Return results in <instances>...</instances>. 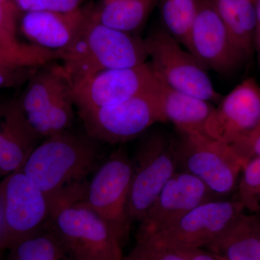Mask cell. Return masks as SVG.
<instances>
[{
  "label": "cell",
  "mask_w": 260,
  "mask_h": 260,
  "mask_svg": "<svg viewBox=\"0 0 260 260\" xmlns=\"http://www.w3.org/2000/svg\"><path fill=\"white\" fill-rule=\"evenodd\" d=\"M154 90L164 122L170 121L179 132L208 135L205 126L215 108L210 102L171 88L158 79Z\"/></svg>",
  "instance_id": "e0dca14e"
},
{
  "label": "cell",
  "mask_w": 260,
  "mask_h": 260,
  "mask_svg": "<svg viewBox=\"0 0 260 260\" xmlns=\"http://www.w3.org/2000/svg\"><path fill=\"white\" fill-rule=\"evenodd\" d=\"M18 10L16 6L10 8L0 6V47H18L23 44L17 39Z\"/></svg>",
  "instance_id": "83f0119b"
},
{
  "label": "cell",
  "mask_w": 260,
  "mask_h": 260,
  "mask_svg": "<svg viewBox=\"0 0 260 260\" xmlns=\"http://www.w3.org/2000/svg\"><path fill=\"white\" fill-rule=\"evenodd\" d=\"M7 103L8 102H3L0 100V115H1L2 113H3V111H4L5 106H6Z\"/></svg>",
  "instance_id": "836d02e7"
},
{
  "label": "cell",
  "mask_w": 260,
  "mask_h": 260,
  "mask_svg": "<svg viewBox=\"0 0 260 260\" xmlns=\"http://www.w3.org/2000/svg\"><path fill=\"white\" fill-rule=\"evenodd\" d=\"M179 132L178 165L198 178L213 194L232 192L246 162L230 145L208 136Z\"/></svg>",
  "instance_id": "277c9868"
},
{
  "label": "cell",
  "mask_w": 260,
  "mask_h": 260,
  "mask_svg": "<svg viewBox=\"0 0 260 260\" xmlns=\"http://www.w3.org/2000/svg\"><path fill=\"white\" fill-rule=\"evenodd\" d=\"M256 38H257L258 42H259V44H260V35H259V36H258V37H256Z\"/></svg>",
  "instance_id": "e575fe53"
},
{
  "label": "cell",
  "mask_w": 260,
  "mask_h": 260,
  "mask_svg": "<svg viewBox=\"0 0 260 260\" xmlns=\"http://www.w3.org/2000/svg\"><path fill=\"white\" fill-rule=\"evenodd\" d=\"M212 195L208 186L192 174L176 172L140 222L136 238L169 227L198 205L212 200Z\"/></svg>",
  "instance_id": "5bb4252c"
},
{
  "label": "cell",
  "mask_w": 260,
  "mask_h": 260,
  "mask_svg": "<svg viewBox=\"0 0 260 260\" xmlns=\"http://www.w3.org/2000/svg\"><path fill=\"white\" fill-rule=\"evenodd\" d=\"M155 78L179 91L209 102L221 100L206 69L189 51L182 49L164 28H156L145 39Z\"/></svg>",
  "instance_id": "8992f818"
},
{
  "label": "cell",
  "mask_w": 260,
  "mask_h": 260,
  "mask_svg": "<svg viewBox=\"0 0 260 260\" xmlns=\"http://www.w3.org/2000/svg\"><path fill=\"white\" fill-rule=\"evenodd\" d=\"M231 146L246 162L260 158V126L250 136Z\"/></svg>",
  "instance_id": "f1b7e54d"
},
{
  "label": "cell",
  "mask_w": 260,
  "mask_h": 260,
  "mask_svg": "<svg viewBox=\"0 0 260 260\" xmlns=\"http://www.w3.org/2000/svg\"><path fill=\"white\" fill-rule=\"evenodd\" d=\"M7 249L44 226L50 217L47 195L21 170L0 182Z\"/></svg>",
  "instance_id": "30bf717a"
},
{
  "label": "cell",
  "mask_w": 260,
  "mask_h": 260,
  "mask_svg": "<svg viewBox=\"0 0 260 260\" xmlns=\"http://www.w3.org/2000/svg\"><path fill=\"white\" fill-rule=\"evenodd\" d=\"M244 210L238 200H210L198 205L169 227L136 239H148L159 246L178 250L201 249L213 242Z\"/></svg>",
  "instance_id": "9c48e42d"
},
{
  "label": "cell",
  "mask_w": 260,
  "mask_h": 260,
  "mask_svg": "<svg viewBox=\"0 0 260 260\" xmlns=\"http://www.w3.org/2000/svg\"><path fill=\"white\" fill-rule=\"evenodd\" d=\"M133 160L119 148L99 168L87 184L83 201L107 222L121 244L129 237L128 200L133 179Z\"/></svg>",
  "instance_id": "52a82bcc"
},
{
  "label": "cell",
  "mask_w": 260,
  "mask_h": 260,
  "mask_svg": "<svg viewBox=\"0 0 260 260\" xmlns=\"http://www.w3.org/2000/svg\"><path fill=\"white\" fill-rule=\"evenodd\" d=\"M158 0H98L85 8L95 21L129 34L143 28Z\"/></svg>",
  "instance_id": "ffe728a7"
},
{
  "label": "cell",
  "mask_w": 260,
  "mask_h": 260,
  "mask_svg": "<svg viewBox=\"0 0 260 260\" xmlns=\"http://www.w3.org/2000/svg\"><path fill=\"white\" fill-rule=\"evenodd\" d=\"M85 13L78 35L70 47L59 52L61 68L73 90L101 72L146 62L145 39L106 26L89 18L86 10Z\"/></svg>",
  "instance_id": "6da1fadb"
},
{
  "label": "cell",
  "mask_w": 260,
  "mask_h": 260,
  "mask_svg": "<svg viewBox=\"0 0 260 260\" xmlns=\"http://www.w3.org/2000/svg\"><path fill=\"white\" fill-rule=\"evenodd\" d=\"M260 126V87L248 78L233 89L214 108L205 130L207 135L230 145L250 136Z\"/></svg>",
  "instance_id": "7c38bea8"
},
{
  "label": "cell",
  "mask_w": 260,
  "mask_h": 260,
  "mask_svg": "<svg viewBox=\"0 0 260 260\" xmlns=\"http://www.w3.org/2000/svg\"><path fill=\"white\" fill-rule=\"evenodd\" d=\"M254 7H255L256 14V37L260 35V0H254Z\"/></svg>",
  "instance_id": "1f68e13d"
},
{
  "label": "cell",
  "mask_w": 260,
  "mask_h": 260,
  "mask_svg": "<svg viewBox=\"0 0 260 260\" xmlns=\"http://www.w3.org/2000/svg\"><path fill=\"white\" fill-rule=\"evenodd\" d=\"M155 85L120 104L79 112L87 135L96 141L118 144L138 138L155 123L164 122Z\"/></svg>",
  "instance_id": "ba28073f"
},
{
  "label": "cell",
  "mask_w": 260,
  "mask_h": 260,
  "mask_svg": "<svg viewBox=\"0 0 260 260\" xmlns=\"http://www.w3.org/2000/svg\"><path fill=\"white\" fill-rule=\"evenodd\" d=\"M59 59V53L32 44L14 48L0 47V88L26 83L43 66Z\"/></svg>",
  "instance_id": "d6986e66"
},
{
  "label": "cell",
  "mask_w": 260,
  "mask_h": 260,
  "mask_svg": "<svg viewBox=\"0 0 260 260\" xmlns=\"http://www.w3.org/2000/svg\"><path fill=\"white\" fill-rule=\"evenodd\" d=\"M0 6L4 8L16 6L13 0H0ZM17 7V6H16Z\"/></svg>",
  "instance_id": "d6a6232c"
},
{
  "label": "cell",
  "mask_w": 260,
  "mask_h": 260,
  "mask_svg": "<svg viewBox=\"0 0 260 260\" xmlns=\"http://www.w3.org/2000/svg\"><path fill=\"white\" fill-rule=\"evenodd\" d=\"M192 251L170 249L148 239H137L134 248L121 260H189Z\"/></svg>",
  "instance_id": "4316f807"
},
{
  "label": "cell",
  "mask_w": 260,
  "mask_h": 260,
  "mask_svg": "<svg viewBox=\"0 0 260 260\" xmlns=\"http://www.w3.org/2000/svg\"><path fill=\"white\" fill-rule=\"evenodd\" d=\"M237 200L245 210L260 213V158L251 159L243 168Z\"/></svg>",
  "instance_id": "484cf974"
},
{
  "label": "cell",
  "mask_w": 260,
  "mask_h": 260,
  "mask_svg": "<svg viewBox=\"0 0 260 260\" xmlns=\"http://www.w3.org/2000/svg\"><path fill=\"white\" fill-rule=\"evenodd\" d=\"M8 250L7 260H76L48 222L37 232L14 243Z\"/></svg>",
  "instance_id": "603a6c76"
},
{
  "label": "cell",
  "mask_w": 260,
  "mask_h": 260,
  "mask_svg": "<svg viewBox=\"0 0 260 260\" xmlns=\"http://www.w3.org/2000/svg\"><path fill=\"white\" fill-rule=\"evenodd\" d=\"M96 140L68 131L46 138L27 158L22 171L51 204L68 186L83 181L99 157Z\"/></svg>",
  "instance_id": "3957f363"
},
{
  "label": "cell",
  "mask_w": 260,
  "mask_h": 260,
  "mask_svg": "<svg viewBox=\"0 0 260 260\" xmlns=\"http://www.w3.org/2000/svg\"><path fill=\"white\" fill-rule=\"evenodd\" d=\"M52 63L42 67L27 82L18 101L25 117L47 110L58 97L72 88L61 64Z\"/></svg>",
  "instance_id": "44dd1931"
},
{
  "label": "cell",
  "mask_w": 260,
  "mask_h": 260,
  "mask_svg": "<svg viewBox=\"0 0 260 260\" xmlns=\"http://www.w3.org/2000/svg\"><path fill=\"white\" fill-rule=\"evenodd\" d=\"M186 49L205 69L226 74L244 59L209 0H199Z\"/></svg>",
  "instance_id": "4fadbf2b"
},
{
  "label": "cell",
  "mask_w": 260,
  "mask_h": 260,
  "mask_svg": "<svg viewBox=\"0 0 260 260\" xmlns=\"http://www.w3.org/2000/svg\"><path fill=\"white\" fill-rule=\"evenodd\" d=\"M189 260H225L222 256L211 252V251L202 250L201 249H195L191 252Z\"/></svg>",
  "instance_id": "4dcf8cb0"
},
{
  "label": "cell",
  "mask_w": 260,
  "mask_h": 260,
  "mask_svg": "<svg viewBox=\"0 0 260 260\" xmlns=\"http://www.w3.org/2000/svg\"><path fill=\"white\" fill-rule=\"evenodd\" d=\"M0 124V176L20 170L42 137L32 128L18 101L7 103Z\"/></svg>",
  "instance_id": "2e32d148"
},
{
  "label": "cell",
  "mask_w": 260,
  "mask_h": 260,
  "mask_svg": "<svg viewBox=\"0 0 260 260\" xmlns=\"http://www.w3.org/2000/svg\"><path fill=\"white\" fill-rule=\"evenodd\" d=\"M85 183L69 186L51 204L48 223L76 260H121L119 239L83 201Z\"/></svg>",
  "instance_id": "7a4b0ae2"
},
{
  "label": "cell",
  "mask_w": 260,
  "mask_h": 260,
  "mask_svg": "<svg viewBox=\"0 0 260 260\" xmlns=\"http://www.w3.org/2000/svg\"><path fill=\"white\" fill-rule=\"evenodd\" d=\"M155 82L150 62L105 70L73 90L75 104L79 112L116 105L148 91Z\"/></svg>",
  "instance_id": "8fae6325"
},
{
  "label": "cell",
  "mask_w": 260,
  "mask_h": 260,
  "mask_svg": "<svg viewBox=\"0 0 260 260\" xmlns=\"http://www.w3.org/2000/svg\"><path fill=\"white\" fill-rule=\"evenodd\" d=\"M83 0H48L49 10L58 13H70L80 9Z\"/></svg>",
  "instance_id": "f546056e"
},
{
  "label": "cell",
  "mask_w": 260,
  "mask_h": 260,
  "mask_svg": "<svg viewBox=\"0 0 260 260\" xmlns=\"http://www.w3.org/2000/svg\"><path fill=\"white\" fill-rule=\"evenodd\" d=\"M251 1L254 2V0H251Z\"/></svg>",
  "instance_id": "d590c367"
},
{
  "label": "cell",
  "mask_w": 260,
  "mask_h": 260,
  "mask_svg": "<svg viewBox=\"0 0 260 260\" xmlns=\"http://www.w3.org/2000/svg\"><path fill=\"white\" fill-rule=\"evenodd\" d=\"M75 100L73 89L57 98L47 110L26 117L42 138H49L69 130L74 119Z\"/></svg>",
  "instance_id": "cb8c5ba5"
},
{
  "label": "cell",
  "mask_w": 260,
  "mask_h": 260,
  "mask_svg": "<svg viewBox=\"0 0 260 260\" xmlns=\"http://www.w3.org/2000/svg\"><path fill=\"white\" fill-rule=\"evenodd\" d=\"M85 15V8H81L70 13L28 12L22 18L20 28L32 45L59 53L70 47Z\"/></svg>",
  "instance_id": "9a60e30c"
},
{
  "label": "cell",
  "mask_w": 260,
  "mask_h": 260,
  "mask_svg": "<svg viewBox=\"0 0 260 260\" xmlns=\"http://www.w3.org/2000/svg\"><path fill=\"white\" fill-rule=\"evenodd\" d=\"M164 28L186 48L199 0H158Z\"/></svg>",
  "instance_id": "d4e9b609"
},
{
  "label": "cell",
  "mask_w": 260,
  "mask_h": 260,
  "mask_svg": "<svg viewBox=\"0 0 260 260\" xmlns=\"http://www.w3.org/2000/svg\"><path fill=\"white\" fill-rule=\"evenodd\" d=\"M232 42L244 58L251 55L256 37V14L251 0H209Z\"/></svg>",
  "instance_id": "7402d4cb"
},
{
  "label": "cell",
  "mask_w": 260,
  "mask_h": 260,
  "mask_svg": "<svg viewBox=\"0 0 260 260\" xmlns=\"http://www.w3.org/2000/svg\"><path fill=\"white\" fill-rule=\"evenodd\" d=\"M133 173L128 200L130 221L140 222L162 188L177 172L175 142L158 131L143 136L133 160Z\"/></svg>",
  "instance_id": "5b68a950"
},
{
  "label": "cell",
  "mask_w": 260,
  "mask_h": 260,
  "mask_svg": "<svg viewBox=\"0 0 260 260\" xmlns=\"http://www.w3.org/2000/svg\"><path fill=\"white\" fill-rule=\"evenodd\" d=\"M206 247L225 260H260V215L242 213Z\"/></svg>",
  "instance_id": "ac0fdd59"
}]
</instances>
